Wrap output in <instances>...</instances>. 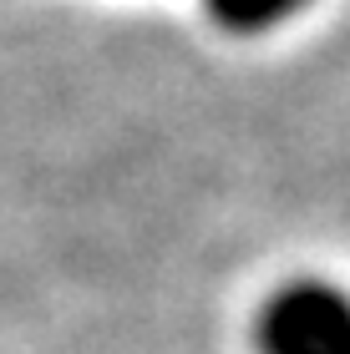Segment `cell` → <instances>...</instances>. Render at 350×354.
I'll return each mask as SVG.
<instances>
[{
	"instance_id": "6da1fadb",
	"label": "cell",
	"mask_w": 350,
	"mask_h": 354,
	"mask_svg": "<svg viewBox=\"0 0 350 354\" xmlns=\"http://www.w3.org/2000/svg\"><path fill=\"white\" fill-rule=\"evenodd\" d=\"M259 354H350V294L330 279L299 273L259 304Z\"/></svg>"
},
{
	"instance_id": "7a4b0ae2",
	"label": "cell",
	"mask_w": 350,
	"mask_h": 354,
	"mask_svg": "<svg viewBox=\"0 0 350 354\" xmlns=\"http://www.w3.org/2000/svg\"><path fill=\"white\" fill-rule=\"evenodd\" d=\"M299 6L305 0H203L209 21L224 26V30H238V36H259V30L284 26Z\"/></svg>"
}]
</instances>
